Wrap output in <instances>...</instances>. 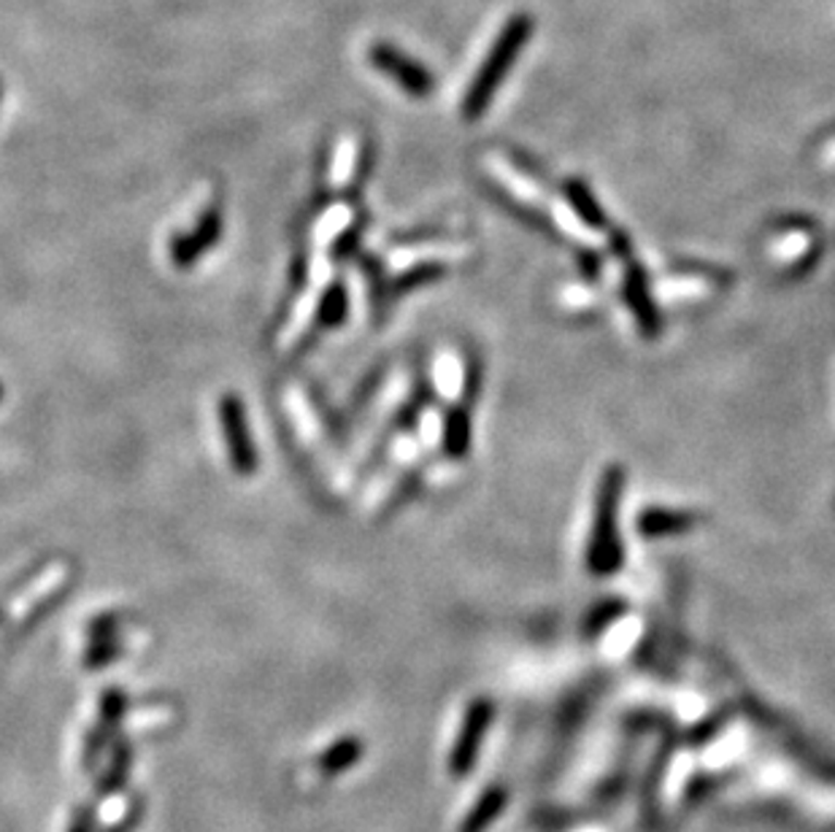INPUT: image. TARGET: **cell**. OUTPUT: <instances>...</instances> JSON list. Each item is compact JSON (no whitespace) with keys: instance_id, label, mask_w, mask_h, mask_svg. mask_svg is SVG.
I'll use <instances>...</instances> for the list:
<instances>
[{"instance_id":"277c9868","label":"cell","mask_w":835,"mask_h":832,"mask_svg":"<svg viewBox=\"0 0 835 832\" xmlns=\"http://www.w3.org/2000/svg\"><path fill=\"white\" fill-rule=\"evenodd\" d=\"M765 257L776 266L787 268L789 277H800L816 257L814 230L809 224L787 219L784 224L773 228L765 238Z\"/></svg>"},{"instance_id":"e0dca14e","label":"cell","mask_w":835,"mask_h":832,"mask_svg":"<svg viewBox=\"0 0 835 832\" xmlns=\"http://www.w3.org/2000/svg\"><path fill=\"white\" fill-rule=\"evenodd\" d=\"M131 760H133L131 746H127V744L116 746L114 760H111L109 768H106V773L100 775V781H98V795L100 797L114 795V792L120 790L122 784H125L127 773H131Z\"/></svg>"},{"instance_id":"d6986e66","label":"cell","mask_w":835,"mask_h":832,"mask_svg":"<svg viewBox=\"0 0 835 832\" xmlns=\"http://www.w3.org/2000/svg\"><path fill=\"white\" fill-rule=\"evenodd\" d=\"M560 306L568 308L574 314H585V311H595L598 308V295L592 292V286L587 284H565L563 290L557 292Z\"/></svg>"},{"instance_id":"4fadbf2b","label":"cell","mask_w":835,"mask_h":832,"mask_svg":"<svg viewBox=\"0 0 835 832\" xmlns=\"http://www.w3.org/2000/svg\"><path fill=\"white\" fill-rule=\"evenodd\" d=\"M474 443V419H470V406L455 403L444 416V430H441V446L452 463L465 460Z\"/></svg>"},{"instance_id":"3957f363","label":"cell","mask_w":835,"mask_h":832,"mask_svg":"<svg viewBox=\"0 0 835 832\" xmlns=\"http://www.w3.org/2000/svg\"><path fill=\"white\" fill-rule=\"evenodd\" d=\"M730 281H733L730 271L695 266V262H681V266H674L671 271H665L663 277L654 279L652 292L658 301L681 306V303L705 301V297H711L714 292L725 290Z\"/></svg>"},{"instance_id":"7a4b0ae2","label":"cell","mask_w":835,"mask_h":832,"mask_svg":"<svg viewBox=\"0 0 835 832\" xmlns=\"http://www.w3.org/2000/svg\"><path fill=\"white\" fill-rule=\"evenodd\" d=\"M532 33V20L528 14H517L506 22V27L498 36L495 47L490 49L487 60L481 63L479 73H476L474 84L468 87L463 100V117L465 120H479L484 114V109L490 106V100L495 98V89L501 87V82L506 78L508 65L519 58L523 47L528 44Z\"/></svg>"},{"instance_id":"5bb4252c","label":"cell","mask_w":835,"mask_h":832,"mask_svg":"<svg viewBox=\"0 0 835 832\" xmlns=\"http://www.w3.org/2000/svg\"><path fill=\"white\" fill-rule=\"evenodd\" d=\"M563 195L565 200H568L570 211L576 213V219H579L587 230H592V233H609L606 211H603L601 204L595 200V195H592V189L587 187L581 179H568V182L563 184Z\"/></svg>"},{"instance_id":"44dd1931","label":"cell","mask_w":835,"mask_h":832,"mask_svg":"<svg viewBox=\"0 0 835 832\" xmlns=\"http://www.w3.org/2000/svg\"><path fill=\"white\" fill-rule=\"evenodd\" d=\"M69 832H95V811L93 808H78Z\"/></svg>"},{"instance_id":"8992f818","label":"cell","mask_w":835,"mask_h":832,"mask_svg":"<svg viewBox=\"0 0 835 832\" xmlns=\"http://www.w3.org/2000/svg\"><path fill=\"white\" fill-rule=\"evenodd\" d=\"M619 292L622 301H625L627 311H630L633 322L638 325V333L643 339H658L660 330H663V319L658 311V297H654L652 284H649L647 273L638 262H627L625 271L619 279Z\"/></svg>"},{"instance_id":"52a82bcc","label":"cell","mask_w":835,"mask_h":832,"mask_svg":"<svg viewBox=\"0 0 835 832\" xmlns=\"http://www.w3.org/2000/svg\"><path fill=\"white\" fill-rule=\"evenodd\" d=\"M368 58H371V63L377 65L384 76H390L397 87L406 89L412 98H428V95L433 93L435 82L433 76H430V71L425 69V65H419L417 60L408 58V54H403L397 47H392V44L377 41L371 47V52H368Z\"/></svg>"},{"instance_id":"6da1fadb","label":"cell","mask_w":835,"mask_h":832,"mask_svg":"<svg viewBox=\"0 0 835 832\" xmlns=\"http://www.w3.org/2000/svg\"><path fill=\"white\" fill-rule=\"evenodd\" d=\"M625 492V470L609 465L601 476L592 514L590 541H587V567L592 576H614L625 562V547L619 538V503Z\"/></svg>"},{"instance_id":"8fae6325","label":"cell","mask_w":835,"mask_h":832,"mask_svg":"<svg viewBox=\"0 0 835 832\" xmlns=\"http://www.w3.org/2000/svg\"><path fill=\"white\" fill-rule=\"evenodd\" d=\"M490 717L492 708L487 700H476L474 706L468 708V719H465V727L463 733H459L455 751H452V768H455V773H465V770L474 764V757L476 751H479L481 735H484L487 724H490Z\"/></svg>"},{"instance_id":"9a60e30c","label":"cell","mask_w":835,"mask_h":832,"mask_svg":"<svg viewBox=\"0 0 835 832\" xmlns=\"http://www.w3.org/2000/svg\"><path fill=\"white\" fill-rule=\"evenodd\" d=\"M125 708H127V700L125 695L116 693V689H109V693L103 695V700H100V722L98 727L93 730V735H89V744H87V764L95 762V757L100 755V749L106 746V741L111 738V733H114V727L120 724V719L125 717Z\"/></svg>"},{"instance_id":"5b68a950","label":"cell","mask_w":835,"mask_h":832,"mask_svg":"<svg viewBox=\"0 0 835 832\" xmlns=\"http://www.w3.org/2000/svg\"><path fill=\"white\" fill-rule=\"evenodd\" d=\"M484 168L492 179H495L498 187L503 189L512 204L525 206V208H538L547 200V193H543V182L538 173H532V168L523 166L519 160H508L506 155H487L484 157Z\"/></svg>"},{"instance_id":"7c38bea8","label":"cell","mask_w":835,"mask_h":832,"mask_svg":"<svg viewBox=\"0 0 835 832\" xmlns=\"http://www.w3.org/2000/svg\"><path fill=\"white\" fill-rule=\"evenodd\" d=\"M465 370H468V359H459L457 354L441 352L439 357L433 359V368H430V387H433V392L441 397V401H450L452 406L463 401Z\"/></svg>"},{"instance_id":"9c48e42d","label":"cell","mask_w":835,"mask_h":832,"mask_svg":"<svg viewBox=\"0 0 835 832\" xmlns=\"http://www.w3.org/2000/svg\"><path fill=\"white\" fill-rule=\"evenodd\" d=\"M703 522V516L695 514V511H679V509H660V505H649L638 514L636 530L643 538H671L681 536V533L695 530V527Z\"/></svg>"},{"instance_id":"2e32d148","label":"cell","mask_w":835,"mask_h":832,"mask_svg":"<svg viewBox=\"0 0 835 832\" xmlns=\"http://www.w3.org/2000/svg\"><path fill=\"white\" fill-rule=\"evenodd\" d=\"M363 751H366V746H363L357 738L335 741V744L330 746V749H324V755L319 757L317 768L322 770L324 775H339L360 760Z\"/></svg>"},{"instance_id":"ba28073f","label":"cell","mask_w":835,"mask_h":832,"mask_svg":"<svg viewBox=\"0 0 835 832\" xmlns=\"http://www.w3.org/2000/svg\"><path fill=\"white\" fill-rule=\"evenodd\" d=\"M222 416V432H225V443L230 449V463L238 474H251L257 468V452L251 449L249 430H246V414L244 406L235 395H228L220 406Z\"/></svg>"},{"instance_id":"ac0fdd59","label":"cell","mask_w":835,"mask_h":832,"mask_svg":"<svg viewBox=\"0 0 835 832\" xmlns=\"http://www.w3.org/2000/svg\"><path fill=\"white\" fill-rule=\"evenodd\" d=\"M317 319L324 328H335L346 319V290L344 284H330L317 301Z\"/></svg>"},{"instance_id":"30bf717a","label":"cell","mask_w":835,"mask_h":832,"mask_svg":"<svg viewBox=\"0 0 835 832\" xmlns=\"http://www.w3.org/2000/svg\"><path fill=\"white\" fill-rule=\"evenodd\" d=\"M220 228H222L220 206L211 204L198 217V228H195L193 233H184L173 241V260H176L182 268H187V262H193L195 257L204 255L209 246H214L217 235H220Z\"/></svg>"},{"instance_id":"ffe728a7","label":"cell","mask_w":835,"mask_h":832,"mask_svg":"<svg viewBox=\"0 0 835 832\" xmlns=\"http://www.w3.org/2000/svg\"><path fill=\"white\" fill-rule=\"evenodd\" d=\"M501 803H503L501 792H492V795H487L484 800L479 803V808L474 811V817L465 822L463 832H481L484 830V824L490 822V819H495V813L501 811Z\"/></svg>"}]
</instances>
